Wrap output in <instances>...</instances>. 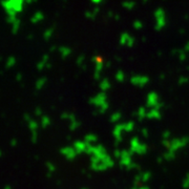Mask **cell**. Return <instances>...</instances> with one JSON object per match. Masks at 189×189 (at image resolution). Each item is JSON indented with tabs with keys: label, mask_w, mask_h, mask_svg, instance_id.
<instances>
[{
	"label": "cell",
	"mask_w": 189,
	"mask_h": 189,
	"mask_svg": "<svg viewBox=\"0 0 189 189\" xmlns=\"http://www.w3.org/2000/svg\"><path fill=\"white\" fill-rule=\"evenodd\" d=\"M189 143V138L188 136H181V138H176L173 140H171V144L168 149L172 151H178L180 149L184 148L185 146H187V144Z\"/></svg>",
	"instance_id": "6da1fadb"
},
{
	"label": "cell",
	"mask_w": 189,
	"mask_h": 189,
	"mask_svg": "<svg viewBox=\"0 0 189 189\" xmlns=\"http://www.w3.org/2000/svg\"><path fill=\"white\" fill-rule=\"evenodd\" d=\"M132 163V154L130 153L129 149H123L121 152V157L119 159V165L123 168H127Z\"/></svg>",
	"instance_id": "7a4b0ae2"
},
{
	"label": "cell",
	"mask_w": 189,
	"mask_h": 189,
	"mask_svg": "<svg viewBox=\"0 0 189 189\" xmlns=\"http://www.w3.org/2000/svg\"><path fill=\"white\" fill-rule=\"evenodd\" d=\"M60 153L68 161H74L77 157V151L73 146H65L60 149Z\"/></svg>",
	"instance_id": "3957f363"
},
{
	"label": "cell",
	"mask_w": 189,
	"mask_h": 189,
	"mask_svg": "<svg viewBox=\"0 0 189 189\" xmlns=\"http://www.w3.org/2000/svg\"><path fill=\"white\" fill-rule=\"evenodd\" d=\"M123 131H124V124H118L115 126L112 130L113 138H115V144L118 145L123 141Z\"/></svg>",
	"instance_id": "277c9868"
},
{
	"label": "cell",
	"mask_w": 189,
	"mask_h": 189,
	"mask_svg": "<svg viewBox=\"0 0 189 189\" xmlns=\"http://www.w3.org/2000/svg\"><path fill=\"white\" fill-rule=\"evenodd\" d=\"M73 147L76 149V151H77L78 154H80V153L86 152V148H87V143H86L84 140L83 141H76V142H74Z\"/></svg>",
	"instance_id": "5b68a950"
},
{
	"label": "cell",
	"mask_w": 189,
	"mask_h": 189,
	"mask_svg": "<svg viewBox=\"0 0 189 189\" xmlns=\"http://www.w3.org/2000/svg\"><path fill=\"white\" fill-rule=\"evenodd\" d=\"M140 144H141V142H140V140H139L138 136H132V138L130 139V141H129V151L132 155L136 153V147H138Z\"/></svg>",
	"instance_id": "8992f818"
},
{
	"label": "cell",
	"mask_w": 189,
	"mask_h": 189,
	"mask_svg": "<svg viewBox=\"0 0 189 189\" xmlns=\"http://www.w3.org/2000/svg\"><path fill=\"white\" fill-rule=\"evenodd\" d=\"M176 151L170 150V149H167V150L163 153V158L166 161H172V160L176 159Z\"/></svg>",
	"instance_id": "52a82bcc"
},
{
	"label": "cell",
	"mask_w": 189,
	"mask_h": 189,
	"mask_svg": "<svg viewBox=\"0 0 189 189\" xmlns=\"http://www.w3.org/2000/svg\"><path fill=\"white\" fill-rule=\"evenodd\" d=\"M147 151H148V146H147L145 143H142V142H141V144L139 145L136 149V153L140 155H143L145 154V153H147Z\"/></svg>",
	"instance_id": "ba28073f"
},
{
	"label": "cell",
	"mask_w": 189,
	"mask_h": 189,
	"mask_svg": "<svg viewBox=\"0 0 189 189\" xmlns=\"http://www.w3.org/2000/svg\"><path fill=\"white\" fill-rule=\"evenodd\" d=\"M84 141H85L87 144H94V143H97V141H98V136L94 134H87L84 136Z\"/></svg>",
	"instance_id": "9c48e42d"
},
{
	"label": "cell",
	"mask_w": 189,
	"mask_h": 189,
	"mask_svg": "<svg viewBox=\"0 0 189 189\" xmlns=\"http://www.w3.org/2000/svg\"><path fill=\"white\" fill-rule=\"evenodd\" d=\"M140 176H141L142 183H146V182H148V181L150 180L152 174H151L150 171H143V172H141V173H140Z\"/></svg>",
	"instance_id": "30bf717a"
},
{
	"label": "cell",
	"mask_w": 189,
	"mask_h": 189,
	"mask_svg": "<svg viewBox=\"0 0 189 189\" xmlns=\"http://www.w3.org/2000/svg\"><path fill=\"white\" fill-rule=\"evenodd\" d=\"M134 129V123L131 121L127 122V123L124 124V131L126 132H131Z\"/></svg>",
	"instance_id": "8fae6325"
},
{
	"label": "cell",
	"mask_w": 189,
	"mask_h": 189,
	"mask_svg": "<svg viewBox=\"0 0 189 189\" xmlns=\"http://www.w3.org/2000/svg\"><path fill=\"white\" fill-rule=\"evenodd\" d=\"M45 166H46V170H47L48 173L52 174L55 171H56V166H55L54 164L52 163V162H46Z\"/></svg>",
	"instance_id": "7c38bea8"
},
{
	"label": "cell",
	"mask_w": 189,
	"mask_h": 189,
	"mask_svg": "<svg viewBox=\"0 0 189 189\" xmlns=\"http://www.w3.org/2000/svg\"><path fill=\"white\" fill-rule=\"evenodd\" d=\"M28 127H29V129H31V131H32V132H37V129H38V124H37V122L33 121V120L28 121Z\"/></svg>",
	"instance_id": "4fadbf2b"
},
{
	"label": "cell",
	"mask_w": 189,
	"mask_h": 189,
	"mask_svg": "<svg viewBox=\"0 0 189 189\" xmlns=\"http://www.w3.org/2000/svg\"><path fill=\"white\" fill-rule=\"evenodd\" d=\"M147 117H148L149 119H159L160 113L158 112L155 109H152V110H150L148 113H147Z\"/></svg>",
	"instance_id": "5bb4252c"
},
{
	"label": "cell",
	"mask_w": 189,
	"mask_h": 189,
	"mask_svg": "<svg viewBox=\"0 0 189 189\" xmlns=\"http://www.w3.org/2000/svg\"><path fill=\"white\" fill-rule=\"evenodd\" d=\"M50 124V119H48L47 117H43L41 119V125H42V127H47Z\"/></svg>",
	"instance_id": "9a60e30c"
},
{
	"label": "cell",
	"mask_w": 189,
	"mask_h": 189,
	"mask_svg": "<svg viewBox=\"0 0 189 189\" xmlns=\"http://www.w3.org/2000/svg\"><path fill=\"white\" fill-rule=\"evenodd\" d=\"M79 122H77L76 120H74V121L70 122V126H69V129L71 130V131H74V130H76L78 127H79Z\"/></svg>",
	"instance_id": "2e32d148"
},
{
	"label": "cell",
	"mask_w": 189,
	"mask_h": 189,
	"mask_svg": "<svg viewBox=\"0 0 189 189\" xmlns=\"http://www.w3.org/2000/svg\"><path fill=\"white\" fill-rule=\"evenodd\" d=\"M183 188H189V173L186 174V176L184 178V180H183Z\"/></svg>",
	"instance_id": "e0dca14e"
},
{
	"label": "cell",
	"mask_w": 189,
	"mask_h": 189,
	"mask_svg": "<svg viewBox=\"0 0 189 189\" xmlns=\"http://www.w3.org/2000/svg\"><path fill=\"white\" fill-rule=\"evenodd\" d=\"M141 183H142L141 176H140V174H136V176H134V186H139Z\"/></svg>",
	"instance_id": "ac0fdd59"
},
{
	"label": "cell",
	"mask_w": 189,
	"mask_h": 189,
	"mask_svg": "<svg viewBox=\"0 0 189 189\" xmlns=\"http://www.w3.org/2000/svg\"><path fill=\"white\" fill-rule=\"evenodd\" d=\"M162 144H163L164 147L168 149L170 147V144H171V141H169V139H162Z\"/></svg>",
	"instance_id": "d6986e66"
},
{
	"label": "cell",
	"mask_w": 189,
	"mask_h": 189,
	"mask_svg": "<svg viewBox=\"0 0 189 189\" xmlns=\"http://www.w3.org/2000/svg\"><path fill=\"white\" fill-rule=\"evenodd\" d=\"M126 169H128V170H132V169H140V166L138 165L136 163H134V162H132L131 164H130L129 166H128Z\"/></svg>",
	"instance_id": "ffe728a7"
},
{
	"label": "cell",
	"mask_w": 189,
	"mask_h": 189,
	"mask_svg": "<svg viewBox=\"0 0 189 189\" xmlns=\"http://www.w3.org/2000/svg\"><path fill=\"white\" fill-rule=\"evenodd\" d=\"M120 117H121V116H120V113H113V115L111 116V118H110V121L113 122V123H115V122H118L120 120Z\"/></svg>",
	"instance_id": "44dd1931"
},
{
	"label": "cell",
	"mask_w": 189,
	"mask_h": 189,
	"mask_svg": "<svg viewBox=\"0 0 189 189\" xmlns=\"http://www.w3.org/2000/svg\"><path fill=\"white\" fill-rule=\"evenodd\" d=\"M121 152H122V150H120V149H115V150H113V157H115L116 159H120V157H121Z\"/></svg>",
	"instance_id": "7402d4cb"
},
{
	"label": "cell",
	"mask_w": 189,
	"mask_h": 189,
	"mask_svg": "<svg viewBox=\"0 0 189 189\" xmlns=\"http://www.w3.org/2000/svg\"><path fill=\"white\" fill-rule=\"evenodd\" d=\"M170 138V132L169 131H164L163 134H162V139H169Z\"/></svg>",
	"instance_id": "603a6c76"
},
{
	"label": "cell",
	"mask_w": 189,
	"mask_h": 189,
	"mask_svg": "<svg viewBox=\"0 0 189 189\" xmlns=\"http://www.w3.org/2000/svg\"><path fill=\"white\" fill-rule=\"evenodd\" d=\"M131 189H150L148 186H144V185H142V186H132Z\"/></svg>",
	"instance_id": "cb8c5ba5"
},
{
	"label": "cell",
	"mask_w": 189,
	"mask_h": 189,
	"mask_svg": "<svg viewBox=\"0 0 189 189\" xmlns=\"http://www.w3.org/2000/svg\"><path fill=\"white\" fill-rule=\"evenodd\" d=\"M17 144H18V142H17V139H12V140H10V145L12 147H16V146H17Z\"/></svg>",
	"instance_id": "d4e9b609"
},
{
	"label": "cell",
	"mask_w": 189,
	"mask_h": 189,
	"mask_svg": "<svg viewBox=\"0 0 189 189\" xmlns=\"http://www.w3.org/2000/svg\"><path fill=\"white\" fill-rule=\"evenodd\" d=\"M141 134H142V136H143L147 138V136H148V130H147L146 128H143V129L141 130Z\"/></svg>",
	"instance_id": "484cf974"
},
{
	"label": "cell",
	"mask_w": 189,
	"mask_h": 189,
	"mask_svg": "<svg viewBox=\"0 0 189 189\" xmlns=\"http://www.w3.org/2000/svg\"><path fill=\"white\" fill-rule=\"evenodd\" d=\"M144 116H145V111H144V109L141 108L140 110H139V118H140V119H142V118L144 117Z\"/></svg>",
	"instance_id": "4316f807"
},
{
	"label": "cell",
	"mask_w": 189,
	"mask_h": 189,
	"mask_svg": "<svg viewBox=\"0 0 189 189\" xmlns=\"http://www.w3.org/2000/svg\"><path fill=\"white\" fill-rule=\"evenodd\" d=\"M163 159H164L163 155H162V157H159V158H158V159H157V162H158V163H162V161H163Z\"/></svg>",
	"instance_id": "83f0119b"
},
{
	"label": "cell",
	"mask_w": 189,
	"mask_h": 189,
	"mask_svg": "<svg viewBox=\"0 0 189 189\" xmlns=\"http://www.w3.org/2000/svg\"><path fill=\"white\" fill-rule=\"evenodd\" d=\"M3 189H12V187H10V185H5V186L3 187Z\"/></svg>",
	"instance_id": "f1b7e54d"
},
{
	"label": "cell",
	"mask_w": 189,
	"mask_h": 189,
	"mask_svg": "<svg viewBox=\"0 0 189 189\" xmlns=\"http://www.w3.org/2000/svg\"><path fill=\"white\" fill-rule=\"evenodd\" d=\"M81 189H88V188H81Z\"/></svg>",
	"instance_id": "f546056e"
}]
</instances>
